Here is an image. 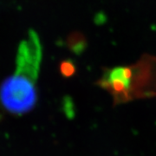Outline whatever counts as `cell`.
I'll return each instance as SVG.
<instances>
[{"label":"cell","instance_id":"7a4b0ae2","mask_svg":"<svg viewBox=\"0 0 156 156\" xmlns=\"http://www.w3.org/2000/svg\"><path fill=\"white\" fill-rule=\"evenodd\" d=\"M130 70L127 68L117 67L109 69L103 76L101 83L109 89L124 90L130 87Z\"/></svg>","mask_w":156,"mask_h":156},{"label":"cell","instance_id":"6da1fadb","mask_svg":"<svg viewBox=\"0 0 156 156\" xmlns=\"http://www.w3.org/2000/svg\"><path fill=\"white\" fill-rule=\"evenodd\" d=\"M42 56L43 47L39 36L30 30L18 45L15 71L0 85V106L5 111L23 115L35 108Z\"/></svg>","mask_w":156,"mask_h":156}]
</instances>
